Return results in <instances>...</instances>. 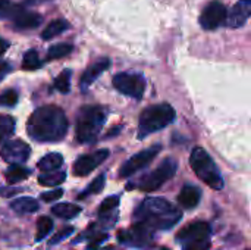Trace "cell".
Wrapping results in <instances>:
<instances>
[{
    "mask_svg": "<svg viewBox=\"0 0 251 250\" xmlns=\"http://www.w3.org/2000/svg\"><path fill=\"white\" fill-rule=\"evenodd\" d=\"M68 118L65 112L54 105H47L37 108L28 122V136L40 143H54L60 141L68 133Z\"/></svg>",
    "mask_w": 251,
    "mask_h": 250,
    "instance_id": "1",
    "label": "cell"
},
{
    "mask_svg": "<svg viewBox=\"0 0 251 250\" xmlns=\"http://www.w3.org/2000/svg\"><path fill=\"white\" fill-rule=\"evenodd\" d=\"M182 218L181 211L163 197H149L134 212V222L141 224L151 231L171 230Z\"/></svg>",
    "mask_w": 251,
    "mask_h": 250,
    "instance_id": "2",
    "label": "cell"
},
{
    "mask_svg": "<svg viewBox=\"0 0 251 250\" xmlns=\"http://www.w3.org/2000/svg\"><path fill=\"white\" fill-rule=\"evenodd\" d=\"M107 119V109L103 106H82L76 116L75 139L81 144L96 143Z\"/></svg>",
    "mask_w": 251,
    "mask_h": 250,
    "instance_id": "3",
    "label": "cell"
},
{
    "mask_svg": "<svg viewBox=\"0 0 251 250\" xmlns=\"http://www.w3.org/2000/svg\"><path fill=\"white\" fill-rule=\"evenodd\" d=\"M175 109L169 103L153 105L144 109L138 121V139H144L156 131L163 130L175 121Z\"/></svg>",
    "mask_w": 251,
    "mask_h": 250,
    "instance_id": "4",
    "label": "cell"
},
{
    "mask_svg": "<svg viewBox=\"0 0 251 250\" xmlns=\"http://www.w3.org/2000/svg\"><path fill=\"white\" fill-rule=\"evenodd\" d=\"M190 165L194 171V174L210 189L213 190H222L225 183L222 178V174L219 168L216 167L212 156L201 147H196L190 156Z\"/></svg>",
    "mask_w": 251,
    "mask_h": 250,
    "instance_id": "5",
    "label": "cell"
},
{
    "mask_svg": "<svg viewBox=\"0 0 251 250\" xmlns=\"http://www.w3.org/2000/svg\"><path fill=\"white\" fill-rule=\"evenodd\" d=\"M176 168H178V162L174 158H166L156 169L141 175L138 181H135L134 184H128L126 189L134 187L141 192H154L175 175Z\"/></svg>",
    "mask_w": 251,
    "mask_h": 250,
    "instance_id": "6",
    "label": "cell"
},
{
    "mask_svg": "<svg viewBox=\"0 0 251 250\" xmlns=\"http://www.w3.org/2000/svg\"><path fill=\"white\" fill-rule=\"evenodd\" d=\"M210 234L212 230L207 222L194 221L176 234V242L181 243L182 250H209Z\"/></svg>",
    "mask_w": 251,
    "mask_h": 250,
    "instance_id": "7",
    "label": "cell"
},
{
    "mask_svg": "<svg viewBox=\"0 0 251 250\" xmlns=\"http://www.w3.org/2000/svg\"><path fill=\"white\" fill-rule=\"evenodd\" d=\"M113 87L119 93L140 100L146 90V78L137 72H119L113 77Z\"/></svg>",
    "mask_w": 251,
    "mask_h": 250,
    "instance_id": "8",
    "label": "cell"
},
{
    "mask_svg": "<svg viewBox=\"0 0 251 250\" xmlns=\"http://www.w3.org/2000/svg\"><path fill=\"white\" fill-rule=\"evenodd\" d=\"M153 234L154 231H151L150 228L134 222L129 228L118 233V240L125 246L143 249V248H149L153 243Z\"/></svg>",
    "mask_w": 251,
    "mask_h": 250,
    "instance_id": "9",
    "label": "cell"
},
{
    "mask_svg": "<svg viewBox=\"0 0 251 250\" xmlns=\"http://www.w3.org/2000/svg\"><path fill=\"white\" fill-rule=\"evenodd\" d=\"M226 16H228V10H226L225 4L219 0H213L209 4H206V7L203 9V12L200 15L199 22L203 29L212 31V29H216V28L225 25Z\"/></svg>",
    "mask_w": 251,
    "mask_h": 250,
    "instance_id": "10",
    "label": "cell"
},
{
    "mask_svg": "<svg viewBox=\"0 0 251 250\" xmlns=\"http://www.w3.org/2000/svg\"><path fill=\"white\" fill-rule=\"evenodd\" d=\"M162 150L160 146H151L146 150H141L140 153L134 155L132 158H129L121 168L119 171V177L121 178H128L131 175H134L135 172H138L140 169H143L144 167H147L156 156L157 153Z\"/></svg>",
    "mask_w": 251,
    "mask_h": 250,
    "instance_id": "11",
    "label": "cell"
},
{
    "mask_svg": "<svg viewBox=\"0 0 251 250\" xmlns=\"http://www.w3.org/2000/svg\"><path fill=\"white\" fill-rule=\"evenodd\" d=\"M1 159L9 165H22L31 155V147L22 140H9L1 147Z\"/></svg>",
    "mask_w": 251,
    "mask_h": 250,
    "instance_id": "12",
    "label": "cell"
},
{
    "mask_svg": "<svg viewBox=\"0 0 251 250\" xmlns=\"http://www.w3.org/2000/svg\"><path fill=\"white\" fill-rule=\"evenodd\" d=\"M109 153L110 152L107 149H100L93 153L79 156L74 164V174L76 177H85V175L91 174L99 165H101L109 158Z\"/></svg>",
    "mask_w": 251,
    "mask_h": 250,
    "instance_id": "13",
    "label": "cell"
},
{
    "mask_svg": "<svg viewBox=\"0 0 251 250\" xmlns=\"http://www.w3.org/2000/svg\"><path fill=\"white\" fill-rule=\"evenodd\" d=\"M251 16V0H240L237 1L228 12L226 16V27L229 28H240L243 27L247 19Z\"/></svg>",
    "mask_w": 251,
    "mask_h": 250,
    "instance_id": "14",
    "label": "cell"
},
{
    "mask_svg": "<svg viewBox=\"0 0 251 250\" xmlns=\"http://www.w3.org/2000/svg\"><path fill=\"white\" fill-rule=\"evenodd\" d=\"M110 66V60L107 59V57H103V59H100V60H97V62H94L93 65H90L87 69H85V72L82 74V77H81V80H79V87H81V90H87L107 68Z\"/></svg>",
    "mask_w": 251,
    "mask_h": 250,
    "instance_id": "15",
    "label": "cell"
},
{
    "mask_svg": "<svg viewBox=\"0 0 251 250\" xmlns=\"http://www.w3.org/2000/svg\"><path fill=\"white\" fill-rule=\"evenodd\" d=\"M12 22L16 29H32V28H37L43 22V16L35 12L25 10L22 7L21 12L12 19Z\"/></svg>",
    "mask_w": 251,
    "mask_h": 250,
    "instance_id": "16",
    "label": "cell"
},
{
    "mask_svg": "<svg viewBox=\"0 0 251 250\" xmlns=\"http://www.w3.org/2000/svg\"><path fill=\"white\" fill-rule=\"evenodd\" d=\"M201 199V190L196 186L187 184L181 189L178 194V202L184 209H193L199 205Z\"/></svg>",
    "mask_w": 251,
    "mask_h": 250,
    "instance_id": "17",
    "label": "cell"
},
{
    "mask_svg": "<svg viewBox=\"0 0 251 250\" xmlns=\"http://www.w3.org/2000/svg\"><path fill=\"white\" fill-rule=\"evenodd\" d=\"M63 165V156L60 153H56V152H51V153H47L46 156H43L37 167L38 169H41L43 172H53V171H57L60 167Z\"/></svg>",
    "mask_w": 251,
    "mask_h": 250,
    "instance_id": "18",
    "label": "cell"
},
{
    "mask_svg": "<svg viewBox=\"0 0 251 250\" xmlns=\"http://www.w3.org/2000/svg\"><path fill=\"white\" fill-rule=\"evenodd\" d=\"M10 208L16 214H34L38 211L40 205L34 197H19L10 203Z\"/></svg>",
    "mask_w": 251,
    "mask_h": 250,
    "instance_id": "19",
    "label": "cell"
},
{
    "mask_svg": "<svg viewBox=\"0 0 251 250\" xmlns=\"http://www.w3.org/2000/svg\"><path fill=\"white\" fill-rule=\"evenodd\" d=\"M81 211H82L81 206H78L75 203H57L51 208V214L62 220H72V218L78 217V214H81Z\"/></svg>",
    "mask_w": 251,
    "mask_h": 250,
    "instance_id": "20",
    "label": "cell"
},
{
    "mask_svg": "<svg viewBox=\"0 0 251 250\" xmlns=\"http://www.w3.org/2000/svg\"><path fill=\"white\" fill-rule=\"evenodd\" d=\"M68 28H69V24H68L65 19H53V21L46 27V29L43 31L41 38H43V40H51V38L60 35L62 32H65Z\"/></svg>",
    "mask_w": 251,
    "mask_h": 250,
    "instance_id": "21",
    "label": "cell"
},
{
    "mask_svg": "<svg viewBox=\"0 0 251 250\" xmlns=\"http://www.w3.org/2000/svg\"><path fill=\"white\" fill-rule=\"evenodd\" d=\"M66 180V174L63 171H53V172H43L38 177V183L46 187H57Z\"/></svg>",
    "mask_w": 251,
    "mask_h": 250,
    "instance_id": "22",
    "label": "cell"
},
{
    "mask_svg": "<svg viewBox=\"0 0 251 250\" xmlns=\"http://www.w3.org/2000/svg\"><path fill=\"white\" fill-rule=\"evenodd\" d=\"M29 174H31L29 169H26V168H24V167H21V165H12V167L6 171L4 177H6V180H7L9 184H16V183L25 180Z\"/></svg>",
    "mask_w": 251,
    "mask_h": 250,
    "instance_id": "23",
    "label": "cell"
},
{
    "mask_svg": "<svg viewBox=\"0 0 251 250\" xmlns=\"http://www.w3.org/2000/svg\"><path fill=\"white\" fill-rule=\"evenodd\" d=\"M15 131V119L9 115H0V143L9 141Z\"/></svg>",
    "mask_w": 251,
    "mask_h": 250,
    "instance_id": "24",
    "label": "cell"
},
{
    "mask_svg": "<svg viewBox=\"0 0 251 250\" xmlns=\"http://www.w3.org/2000/svg\"><path fill=\"white\" fill-rule=\"evenodd\" d=\"M72 50H74V46L69 44V43H59V44H54V46H51V47L49 49L47 56H46V60H54V59L65 57V56H68Z\"/></svg>",
    "mask_w": 251,
    "mask_h": 250,
    "instance_id": "25",
    "label": "cell"
},
{
    "mask_svg": "<svg viewBox=\"0 0 251 250\" xmlns=\"http://www.w3.org/2000/svg\"><path fill=\"white\" fill-rule=\"evenodd\" d=\"M41 65H43V62H41V59H40L37 50L31 49V50H28V52L24 55L22 68H24L25 71H35V69H40Z\"/></svg>",
    "mask_w": 251,
    "mask_h": 250,
    "instance_id": "26",
    "label": "cell"
},
{
    "mask_svg": "<svg viewBox=\"0 0 251 250\" xmlns=\"http://www.w3.org/2000/svg\"><path fill=\"white\" fill-rule=\"evenodd\" d=\"M21 9L22 6L15 4L10 0H0V19H13Z\"/></svg>",
    "mask_w": 251,
    "mask_h": 250,
    "instance_id": "27",
    "label": "cell"
},
{
    "mask_svg": "<svg viewBox=\"0 0 251 250\" xmlns=\"http://www.w3.org/2000/svg\"><path fill=\"white\" fill-rule=\"evenodd\" d=\"M71 75H72L71 69H63L57 75V78L54 80V88L57 91L63 93V94L69 93V90H71Z\"/></svg>",
    "mask_w": 251,
    "mask_h": 250,
    "instance_id": "28",
    "label": "cell"
},
{
    "mask_svg": "<svg viewBox=\"0 0 251 250\" xmlns=\"http://www.w3.org/2000/svg\"><path fill=\"white\" fill-rule=\"evenodd\" d=\"M53 228V221L49 217H41L37 221V231H35V240L41 242L43 239H46L49 236V233Z\"/></svg>",
    "mask_w": 251,
    "mask_h": 250,
    "instance_id": "29",
    "label": "cell"
},
{
    "mask_svg": "<svg viewBox=\"0 0 251 250\" xmlns=\"http://www.w3.org/2000/svg\"><path fill=\"white\" fill-rule=\"evenodd\" d=\"M104 183H106V177H104V174H101V175H99L96 180H93V183L78 196V199H85V197H88V196H91V194H97V193H100L101 190H103V187H104Z\"/></svg>",
    "mask_w": 251,
    "mask_h": 250,
    "instance_id": "30",
    "label": "cell"
},
{
    "mask_svg": "<svg viewBox=\"0 0 251 250\" xmlns=\"http://www.w3.org/2000/svg\"><path fill=\"white\" fill-rule=\"evenodd\" d=\"M118 205H119V196H110V197L104 199L99 208V217H107V215L115 214Z\"/></svg>",
    "mask_w": 251,
    "mask_h": 250,
    "instance_id": "31",
    "label": "cell"
},
{
    "mask_svg": "<svg viewBox=\"0 0 251 250\" xmlns=\"http://www.w3.org/2000/svg\"><path fill=\"white\" fill-rule=\"evenodd\" d=\"M18 91L16 90H4L1 94H0V106H6V108H13L16 103H18Z\"/></svg>",
    "mask_w": 251,
    "mask_h": 250,
    "instance_id": "32",
    "label": "cell"
},
{
    "mask_svg": "<svg viewBox=\"0 0 251 250\" xmlns=\"http://www.w3.org/2000/svg\"><path fill=\"white\" fill-rule=\"evenodd\" d=\"M62 196H63V190H62V189H56V190L43 193V194H41V200H44V202H56V200L60 199Z\"/></svg>",
    "mask_w": 251,
    "mask_h": 250,
    "instance_id": "33",
    "label": "cell"
},
{
    "mask_svg": "<svg viewBox=\"0 0 251 250\" xmlns=\"http://www.w3.org/2000/svg\"><path fill=\"white\" fill-rule=\"evenodd\" d=\"M72 233H74V228H72V227H66V228H63L60 233H57V234L50 240V243H49V245H50V246H53V245H56V243H60L62 240H65L66 237H69Z\"/></svg>",
    "mask_w": 251,
    "mask_h": 250,
    "instance_id": "34",
    "label": "cell"
},
{
    "mask_svg": "<svg viewBox=\"0 0 251 250\" xmlns=\"http://www.w3.org/2000/svg\"><path fill=\"white\" fill-rule=\"evenodd\" d=\"M12 71V65L6 60H0V81Z\"/></svg>",
    "mask_w": 251,
    "mask_h": 250,
    "instance_id": "35",
    "label": "cell"
},
{
    "mask_svg": "<svg viewBox=\"0 0 251 250\" xmlns=\"http://www.w3.org/2000/svg\"><path fill=\"white\" fill-rule=\"evenodd\" d=\"M19 190L21 189H13V187H0V196H3V197H10V196H15V194H18L19 193Z\"/></svg>",
    "mask_w": 251,
    "mask_h": 250,
    "instance_id": "36",
    "label": "cell"
},
{
    "mask_svg": "<svg viewBox=\"0 0 251 250\" xmlns=\"http://www.w3.org/2000/svg\"><path fill=\"white\" fill-rule=\"evenodd\" d=\"M9 49V41L4 40V38H0V56Z\"/></svg>",
    "mask_w": 251,
    "mask_h": 250,
    "instance_id": "37",
    "label": "cell"
},
{
    "mask_svg": "<svg viewBox=\"0 0 251 250\" xmlns=\"http://www.w3.org/2000/svg\"><path fill=\"white\" fill-rule=\"evenodd\" d=\"M97 250H124V249H116V248H113V246H107V248H99Z\"/></svg>",
    "mask_w": 251,
    "mask_h": 250,
    "instance_id": "38",
    "label": "cell"
},
{
    "mask_svg": "<svg viewBox=\"0 0 251 250\" xmlns=\"http://www.w3.org/2000/svg\"><path fill=\"white\" fill-rule=\"evenodd\" d=\"M154 250H169L168 248H157V249H154Z\"/></svg>",
    "mask_w": 251,
    "mask_h": 250,
    "instance_id": "39",
    "label": "cell"
},
{
    "mask_svg": "<svg viewBox=\"0 0 251 250\" xmlns=\"http://www.w3.org/2000/svg\"><path fill=\"white\" fill-rule=\"evenodd\" d=\"M37 1H49V0H37Z\"/></svg>",
    "mask_w": 251,
    "mask_h": 250,
    "instance_id": "40",
    "label": "cell"
}]
</instances>
